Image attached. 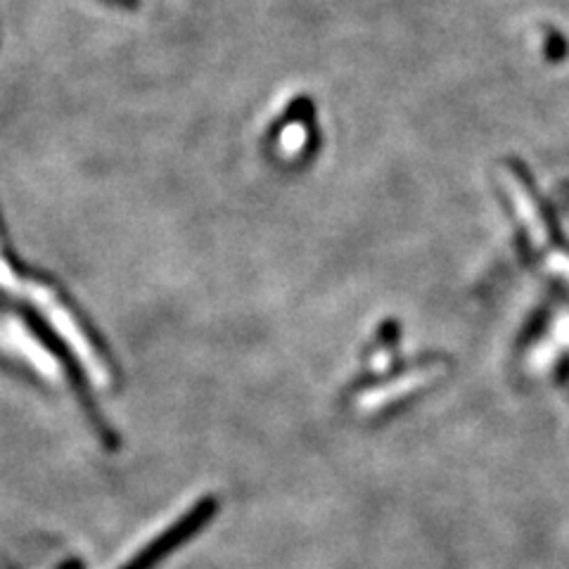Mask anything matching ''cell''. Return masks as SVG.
Here are the masks:
<instances>
[{"label": "cell", "instance_id": "6da1fadb", "mask_svg": "<svg viewBox=\"0 0 569 569\" xmlns=\"http://www.w3.org/2000/svg\"><path fill=\"white\" fill-rule=\"evenodd\" d=\"M211 512H214V503H211V500L197 503V506L185 512L174 527H169L162 536H157L154 541H150V544L145 546L124 569H150L157 560H162L171 548L178 546L181 541L188 539L195 532V529H200L211 518Z\"/></svg>", "mask_w": 569, "mask_h": 569}, {"label": "cell", "instance_id": "7a4b0ae2", "mask_svg": "<svg viewBox=\"0 0 569 569\" xmlns=\"http://www.w3.org/2000/svg\"><path fill=\"white\" fill-rule=\"evenodd\" d=\"M100 3L119 8V10H138L140 8V0H100Z\"/></svg>", "mask_w": 569, "mask_h": 569}]
</instances>
